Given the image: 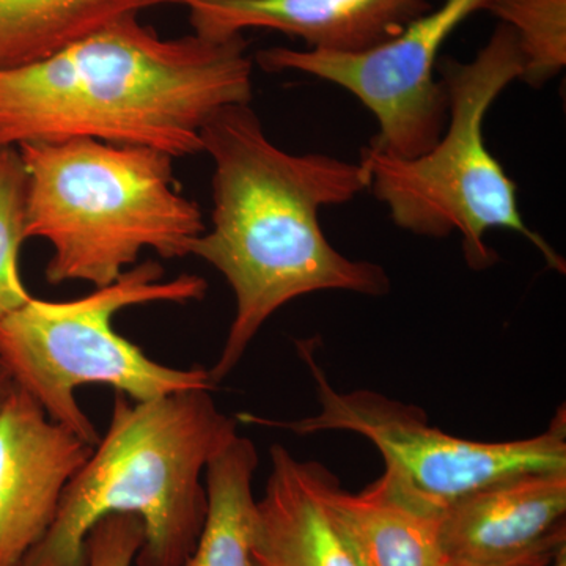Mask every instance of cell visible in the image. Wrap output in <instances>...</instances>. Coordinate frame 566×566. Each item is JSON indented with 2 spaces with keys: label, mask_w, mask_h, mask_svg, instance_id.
Returning a JSON list of instances; mask_svg holds the SVG:
<instances>
[{
  "label": "cell",
  "mask_w": 566,
  "mask_h": 566,
  "mask_svg": "<svg viewBox=\"0 0 566 566\" xmlns=\"http://www.w3.org/2000/svg\"><path fill=\"white\" fill-rule=\"evenodd\" d=\"M200 139L214 163L211 229L193 241L189 255L216 268L237 300L226 345L210 370L219 385L283 305L333 290L382 296L390 281L379 264L338 252L319 223L323 207L349 202L368 188L363 163L282 150L249 103L216 112Z\"/></svg>",
  "instance_id": "1"
},
{
  "label": "cell",
  "mask_w": 566,
  "mask_h": 566,
  "mask_svg": "<svg viewBox=\"0 0 566 566\" xmlns=\"http://www.w3.org/2000/svg\"><path fill=\"white\" fill-rule=\"evenodd\" d=\"M252 99L243 35L164 40L137 17L29 65L0 70V147L93 139L172 158L202 151L212 115Z\"/></svg>",
  "instance_id": "2"
},
{
  "label": "cell",
  "mask_w": 566,
  "mask_h": 566,
  "mask_svg": "<svg viewBox=\"0 0 566 566\" xmlns=\"http://www.w3.org/2000/svg\"><path fill=\"white\" fill-rule=\"evenodd\" d=\"M238 436L210 390L133 401L114 394L109 428L65 488L50 531L18 566H84L88 532L136 515L145 539L136 566H182L208 513L205 471Z\"/></svg>",
  "instance_id": "3"
},
{
  "label": "cell",
  "mask_w": 566,
  "mask_h": 566,
  "mask_svg": "<svg viewBox=\"0 0 566 566\" xmlns=\"http://www.w3.org/2000/svg\"><path fill=\"white\" fill-rule=\"evenodd\" d=\"M18 150L28 172L25 238L51 244V285H109L144 249L181 259L207 230L199 205L178 191L167 153L93 139Z\"/></svg>",
  "instance_id": "4"
},
{
  "label": "cell",
  "mask_w": 566,
  "mask_h": 566,
  "mask_svg": "<svg viewBox=\"0 0 566 566\" xmlns=\"http://www.w3.org/2000/svg\"><path fill=\"white\" fill-rule=\"evenodd\" d=\"M436 69L449 104L441 139L411 159L368 145L360 155L370 175L368 189L400 229L428 238L460 233L472 270H485L497 260L485 237L502 229L523 234L551 270L565 274V260L524 222L516 185L483 136L488 111L523 71L515 33L499 24L474 61L442 59Z\"/></svg>",
  "instance_id": "5"
},
{
  "label": "cell",
  "mask_w": 566,
  "mask_h": 566,
  "mask_svg": "<svg viewBox=\"0 0 566 566\" xmlns=\"http://www.w3.org/2000/svg\"><path fill=\"white\" fill-rule=\"evenodd\" d=\"M207 292L208 283L199 275L164 281L161 264L147 260L77 300L32 297L0 319V360L14 385L35 398L51 420L95 447L98 430L77 403V387L109 386L133 401L218 387L207 368L156 363L112 326L123 308L196 303Z\"/></svg>",
  "instance_id": "6"
},
{
  "label": "cell",
  "mask_w": 566,
  "mask_h": 566,
  "mask_svg": "<svg viewBox=\"0 0 566 566\" xmlns=\"http://www.w3.org/2000/svg\"><path fill=\"white\" fill-rule=\"evenodd\" d=\"M311 368L318 394V415L297 422L273 424L297 434L352 431L364 436L381 453L382 476L415 509L442 516L457 501L504 476L534 471L566 469V412L558 409L547 430L528 439L479 442L455 438L431 427L415 405L401 403L374 390L338 392L318 364L308 344H297Z\"/></svg>",
  "instance_id": "7"
},
{
  "label": "cell",
  "mask_w": 566,
  "mask_h": 566,
  "mask_svg": "<svg viewBox=\"0 0 566 566\" xmlns=\"http://www.w3.org/2000/svg\"><path fill=\"white\" fill-rule=\"evenodd\" d=\"M491 0H444L424 11L395 39L363 52L270 48L256 52L268 73L300 71L353 93L375 115L379 133L370 147L411 159L434 147L444 133L449 104L436 80L442 44L461 22Z\"/></svg>",
  "instance_id": "8"
},
{
  "label": "cell",
  "mask_w": 566,
  "mask_h": 566,
  "mask_svg": "<svg viewBox=\"0 0 566 566\" xmlns=\"http://www.w3.org/2000/svg\"><path fill=\"white\" fill-rule=\"evenodd\" d=\"M92 452L14 386L0 408V566L20 565L39 545Z\"/></svg>",
  "instance_id": "9"
},
{
  "label": "cell",
  "mask_w": 566,
  "mask_h": 566,
  "mask_svg": "<svg viewBox=\"0 0 566 566\" xmlns=\"http://www.w3.org/2000/svg\"><path fill=\"white\" fill-rule=\"evenodd\" d=\"M566 469L504 476L441 517L444 564H491L566 543Z\"/></svg>",
  "instance_id": "10"
},
{
  "label": "cell",
  "mask_w": 566,
  "mask_h": 566,
  "mask_svg": "<svg viewBox=\"0 0 566 566\" xmlns=\"http://www.w3.org/2000/svg\"><path fill=\"white\" fill-rule=\"evenodd\" d=\"M193 35L227 41L248 29L304 40L308 50L363 52L403 32L428 0H178Z\"/></svg>",
  "instance_id": "11"
},
{
  "label": "cell",
  "mask_w": 566,
  "mask_h": 566,
  "mask_svg": "<svg viewBox=\"0 0 566 566\" xmlns=\"http://www.w3.org/2000/svg\"><path fill=\"white\" fill-rule=\"evenodd\" d=\"M319 504L357 566H441V517L406 504L385 476L360 493L342 490L324 465L314 463Z\"/></svg>",
  "instance_id": "12"
},
{
  "label": "cell",
  "mask_w": 566,
  "mask_h": 566,
  "mask_svg": "<svg viewBox=\"0 0 566 566\" xmlns=\"http://www.w3.org/2000/svg\"><path fill=\"white\" fill-rule=\"evenodd\" d=\"M270 453L271 472L256 501L253 564L357 566L319 504L314 463L297 460L282 446Z\"/></svg>",
  "instance_id": "13"
},
{
  "label": "cell",
  "mask_w": 566,
  "mask_h": 566,
  "mask_svg": "<svg viewBox=\"0 0 566 566\" xmlns=\"http://www.w3.org/2000/svg\"><path fill=\"white\" fill-rule=\"evenodd\" d=\"M178 0H0V70L29 65L111 22Z\"/></svg>",
  "instance_id": "14"
},
{
  "label": "cell",
  "mask_w": 566,
  "mask_h": 566,
  "mask_svg": "<svg viewBox=\"0 0 566 566\" xmlns=\"http://www.w3.org/2000/svg\"><path fill=\"white\" fill-rule=\"evenodd\" d=\"M259 452L238 434L205 471L208 513L202 534L182 566H255L252 557L256 499L252 480Z\"/></svg>",
  "instance_id": "15"
},
{
  "label": "cell",
  "mask_w": 566,
  "mask_h": 566,
  "mask_svg": "<svg viewBox=\"0 0 566 566\" xmlns=\"http://www.w3.org/2000/svg\"><path fill=\"white\" fill-rule=\"evenodd\" d=\"M486 11L515 33L520 81L542 87L566 65V0H491Z\"/></svg>",
  "instance_id": "16"
},
{
  "label": "cell",
  "mask_w": 566,
  "mask_h": 566,
  "mask_svg": "<svg viewBox=\"0 0 566 566\" xmlns=\"http://www.w3.org/2000/svg\"><path fill=\"white\" fill-rule=\"evenodd\" d=\"M28 172L18 147H0V319L32 300L20 274L25 238Z\"/></svg>",
  "instance_id": "17"
},
{
  "label": "cell",
  "mask_w": 566,
  "mask_h": 566,
  "mask_svg": "<svg viewBox=\"0 0 566 566\" xmlns=\"http://www.w3.org/2000/svg\"><path fill=\"white\" fill-rule=\"evenodd\" d=\"M144 539V524L136 515L103 517L85 538L84 566H133Z\"/></svg>",
  "instance_id": "18"
},
{
  "label": "cell",
  "mask_w": 566,
  "mask_h": 566,
  "mask_svg": "<svg viewBox=\"0 0 566 566\" xmlns=\"http://www.w3.org/2000/svg\"><path fill=\"white\" fill-rule=\"evenodd\" d=\"M565 547L566 543H554L510 560L491 562V564H442L441 566H551Z\"/></svg>",
  "instance_id": "19"
},
{
  "label": "cell",
  "mask_w": 566,
  "mask_h": 566,
  "mask_svg": "<svg viewBox=\"0 0 566 566\" xmlns=\"http://www.w3.org/2000/svg\"><path fill=\"white\" fill-rule=\"evenodd\" d=\"M14 386L17 385H14L13 378H11L6 365L0 360V408L6 403L10 394L13 392Z\"/></svg>",
  "instance_id": "20"
},
{
  "label": "cell",
  "mask_w": 566,
  "mask_h": 566,
  "mask_svg": "<svg viewBox=\"0 0 566 566\" xmlns=\"http://www.w3.org/2000/svg\"><path fill=\"white\" fill-rule=\"evenodd\" d=\"M551 566H566V547L558 553L556 560H554Z\"/></svg>",
  "instance_id": "21"
}]
</instances>
